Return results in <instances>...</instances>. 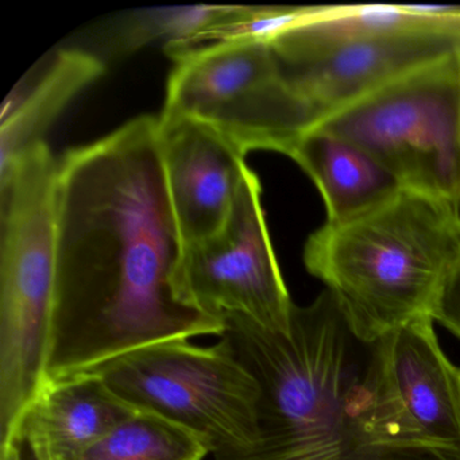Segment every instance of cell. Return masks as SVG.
<instances>
[{"mask_svg": "<svg viewBox=\"0 0 460 460\" xmlns=\"http://www.w3.org/2000/svg\"><path fill=\"white\" fill-rule=\"evenodd\" d=\"M223 320L222 339L260 386L258 443L242 460H460L406 413L386 338L358 339L327 289L295 306L289 333Z\"/></svg>", "mask_w": 460, "mask_h": 460, "instance_id": "obj_2", "label": "cell"}, {"mask_svg": "<svg viewBox=\"0 0 460 460\" xmlns=\"http://www.w3.org/2000/svg\"><path fill=\"white\" fill-rule=\"evenodd\" d=\"M104 74V61L84 49H64L39 82L20 98L9 96L0 125V169L44 136L64 110Z\"/></svg>", "mask_w": 460, "mask_h": 460, "instance_id": "obj_15", "label": "cell"}, {"mask_svg": "<svg viewBox=\"0 0 460 460\" xmlns=\"http://www.w3.org/2000/svg\"><path fill=\"white\" fill-rule=\"evenodd\" d=\"M314 13V7L231 6L227 15L200 37L198 47L226 41L270 44L277 37L311 20Z\"/></svg>", "mask_w": 460, "mask_h": 460, "instance_id": "obj_18", "label": "cell"}, {"mask_svg": "<svg viewBox=\"0 0 460 460\" xmlns=\"http://www.w3.org/2000/svg\"><path fill=\"white\" fill-rule=\"evenodd\" d=\"M433 323L421 317L386 336L390 376L417 428L460 448V366L444 354Z\"/></svg>", "mask_w": 460, "mask_h": 460, "instance_id": "obj_12", "label": "cell"}, {"mask_svg": "<svg viewBox=\"0 0 460 460\" xmlns=\"http://www.w3.org/2000/svg\"><path fill=\"white\" fill-rule=\"evenodd\" d=\"M58 160L45 142L0 169V448L45 382L55 293Z\"/></svg>", "mask_w": 460, "mask_h": 460, "instance_id": "obj_4", "label": "cell"}, {"mask_svg": "<svg viewBox=\"0 0 460 460\" xmlns=\"http://www.w3.org/2000/svg\"><path fill=\"white\" fill-rule=\"evenodd\" d=\"M169 58L176 66L160 118L204 123L244 155L271 150L289 157L319 119L285 83L268 42H212Z\"/></svg>", "mask_w": 460, "mask_h": 460, "instance_id": "obj_7", "label": "cell"}, {"mask_svg": "<svg viewBox=\"0 0 460 460\" xmlns=\"http://www.w3.org/2000/svg\"><path fill=\"white\" fill-rule=\"evenodd\" d=\"M261 193L249 169L222 231L185 247L177 289L187 305L215 319L239 316L270 332L289 333L296 304L274 252Z\"/></svg>", "mask_w": 460, "mask_h": 460, "instance_id": "obj_8", "label": "cell"}, {"mask_svg": "<svg viewBox=\"0 0 460 460\" xmlns=\"http://www.w3.org/2000/svg\"><path fill=\"white\" fill-rule=\"evenodd\" d=\"M203 438L164 417L138 411L79 460H204Z\"/></svg>", "mask_w": 460, "mask_h": 460, "instance_id": "obj_17", "label": "cell"}, {"mask_svg": "<svg viewBox=\"0 0 460 460\" xmlns=\"http://www.w3.org/2000/svg\"><path fill=\"white\" fill-rule=\"evenodd\" d=\"M416 33L460 37V7L405 4L314 7L311 20L277 37L269 45L274 50L293 52L355 40Z\"/></svg>", "mask_w": 460, "mask_h": 460, "instance_id": "obj_14", "label": "cell"}, {"mask_svg": "<svg viewBox=\"0 0 460 460\" xmlns=\"http://www.w3.org/2000/svg\"><path fill=\"white\" fill-rule=\"evenodd\" d=\"M137 411L93 371L45 381L23 414L17 443L34 460H79Z\"/></svg>", "mask_w": 460, "mask_h": 460, "instance_id": "obj_11", "label": "cell"}, {"mask_svg": "<svg viewBox=\"0 0 460 460\" xmlns=\"http://www.w3.org/2000/svg\"><path fill=\"white\" fill-rule=\"evenodd\" d=\"M460 255V204L400 188L309 236L304 263L358 339L432 317Z\"/></svg>", "mask_w": 460, "mask_h": 460, "instance_id": "obj_3", "label": "cell"}, {"mask_svg": "<svg viewBox=\"0 0 460 460\" xmlns=\"http://www.w3.org/2000/svg\"><path fill=\"white\" fill-rule=\"evenodd\" d=\"M184 242L169 200L158 118H136L58 160L55 293L45 381L161 341L217 336L180 298Z\"/></svg>", "mask_w": 460, "mask_h": 460, "instance_id": "obj_1", "label": "cell"}, {"mask_svg": "<svg viewBox=\"0 0 460 460\" xmlns=\"http://www.w3.org/2000/svg\"><path fill=\"white\" fill-rule=\"evenodd\" d=\"M0 460H23L22 444L13 443L0 448Z\"/></svg>", "mask_w": 460, "mask_h": 460, "instance_id": "obj_20", "label": "cell"}, {"mask_svg": "<svg viewBox=\"0 0 460 460\" xmlns=\"http://www.w3.org/2000/svg\"><path fill=\"white\" fill-rule=\"evenodd\" d=\"M93 373L138 411L203 438L215 460H242L257 446L260 386L225 339L209 347L161 341Z\"/></svg>", "mask_w": 460, "mask_h": 460, "instance_id": "obj_5", "label": "cell"}, {"mask_svg": "<svg viewBox=\"0 0 460 460\" xmlns=\"http://www.w3.org/2000/svg\"><path fill=\"white\" fill-rule=\"evenodd\" d=\"M231 6H180L139 10L115 22L104 37L109 56L137 52L147 45L163 41L168 56L192 49L200 37L217 25Z\"/></svg>", "mask_w": 460, "mask_h": 460, "instance_id": "obj_16", "label": "cell"}, {"mask_svg": "<svg viewBox=\"0 0 460 460\" xmlns=\"http://www.w3.org/2000/svg\"><path fill=\"white\" fill-rule=\"evenodd\" d=\"M289 157L322 193L327 222L359 214L402 188L359 147L314 126L298 139Z\"/></svg>", "mask_w": 460, "mask_h": 460, "instance_id": "obj_13", "label": "cell"}, {"mask_svg": "<svg viewBox=\"0 0 460 460\" xmlns=\"http://www.w3.org/2000/svg\"><path fill=\"white\" fill-rule=\"evenodd\" d=\"M435 322L460 339V255L444 288Z\"/></svg>", "mask_w": 460, "mask_h": 460, "instance_id": "obj_19", "label": "cell"}, {"mask_svg": "<svg viewBox=\"0 0 460 460\" xmlns=\"http://www.w3.org/2000/svg\"><path fill=\"white\" fill-rule=\"evenodd\" d=\"M158 139L169 200L184 246L212 238L230 219L250 169L246 155L198 120L158 118Z\"/></svg>", "mask_w": 460, "mask_h": 460, "instance_id": "obj_10", "label": "cell"}, {"mask_svg": "<svg viewBox=\"0 0 460 460\" xmlns=\"http://www.w3.org/2000/svg\"><path fill=\"white\" fill-rule=\"evenodd\" d=\"M312 126L359 147L400 187L460 204V53L422 66Z\"/></svg>", "mask_w": 460, "mask_h": 460, "instance_id": "obj_6", "label": "cell"}, {"mask_svg": "<svg viewBox=\"0 0 460 460\" xmlns=\"http://www.w3.org/2000/svg\"><path fill=\"white\" fill-rule=\"evenodd\" d=\"M271 52L285 83L320 119L422 66L460 53V37L401 34Z\"/></svg>", "mask_w": 460, "mask_h": 460, "instance_id": "obj_9", "label": "cell"}, {"mask_svg": "<svg viewBox=\"0 0 460 460\" xmlns=\"http://www.w3.org/2000/svg\"><path fill=\"white\" fill-rule=\"evenodd\" d=\"M22 444V443H21ZM22 449H23V460H34V457L31 456V452H29V449L26 448L25 446L22 444Z\"/></svg>", "mask_w": 460, "mask_h": 460, "instance_id": "obj_21", "label": "cell"}]
</instances>
